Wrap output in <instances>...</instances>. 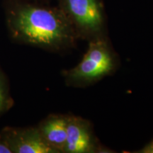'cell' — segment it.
Returning a JSON list of instances; mask_svg holds the SVG:
<instances>
[{
    "mask_svg": "<svg viewBox=\"0 0 153 153\" xmlns=\"http://www.w3.org/2000/svg\"><path fill=\"white\" fill-rule=\"evenodd\" d=\"M139 153H153V140L152 141H150L148 145H145V146L143 149H141L140 150H139Z\"/></svg>",
    "mask_w": 153,
    "mask_h": 153,
    "instance_id": "8",
    "label": "cell"
},
{
    "mask_svg": "<svg viewBox=\"0 0 153 153\" xmlns=\"http://www.w3.org/2000/svg\"><path fill=\"white\" fill-rule=\"evenodd\" d=\"M101 150L89 121L79 116H68L64 152L94 153Z\"/></svg>",
    "mask_w": 153,
    "mask_h": 153,
    "instance_id": "5",
    "label": "cell"
},
{
    "mask_svg": "<svg viewBox=\"0 0 153 153\" xmlns=\"http://www.w3.org/2000/svg\"><path fill=\"white\" fill-rule=\"evenodd\" d=\"M68 116L51 115L45 118L38 128L44 140L56 153L64 152L67 138Z\"/></svg>",
    "mask_w": 153,
    "mask_h": 153,
    "instance_id": "6",
    "label": "cell"
},
{
    "mask_svg": "<svg viewBox=\"0 0 153 153\" xmlns=\"http://www.w3.org/2000/svg\"><path fill=\"white\" fill-rule=\"evenodd\" d=\"M7 24L16 41L47 51L58 52L71 48L78 40L57 6L18 3L9 11Z\"/></svg>",
    "mask_w": 153,
    "mask_h": 153,
    "instance_id": "1",
    "label": "cell"
},
{
    "mask_svg": "<svg viewBox=\"0 0 153 153\" xmlns=\"http://www.w3.org/2000/svg\"><path fill=\"white\" fill-rule=\"evenodd\" d=\"M117 63L107 37L89 41L87 52L79 64L64 72L66 84L70 87H85L109 75Z\"/></svg>",
    "mask_w": 153,
    "mask_h": 153,
    "instance_id": "2",
    "label": "cell"
},
{
    "mask_svg": "<svg viewBox=\"0 0 153 153\" xmlns=\"http://www.w3.org/2000/svg\"><path fill=\"white\" fill-rule=\"evenodd\" d=\"M0 139L11 153H56L47 144L37 128H6Z\"/></svg>",
    "mask_w": 153,
    "mask_h": 153,
    "instance_id": "4",
    "label": "cell"
},
{
    "mask_svg": "<svg viewBox=\"0 0 153 153\" xmlns=\"http://www.w3.org/2000/svg\"><path fill=\"white\" fill-rule=\"evenodd\" d=\"M11 104L6 79L3 72L0 70V114L7 110Z\"/></svg>",
    "mask_w": 153,
    "mask_h": 153,
    "instance_id": "7",
    "label": "cell"
},
{
    "mask_svg": "<svg viewBox=\"0 0 153 153\" xmlns=\"http://www.w3.org/2000/svg\"><path fill=\"white\" fill-rule=\"evenodd\" d=\"M78 39L90 41L106 36V17L103 0H57Z\"/></svg>",
    "mask_w": 153,
    "mask_h": 153,
    "instance_id": "3",
    "label": "cell"
},
{
    "mask_svg": "<svg viewBox=\"0 0 153 153\" xmlns=\"http://www.w3.org/2000/svg\"><path fill=\"white\" fill-rule=\"evenodd\" d=\"M0 153H11V151L0 139Z\"/></svg>",
    "mask_w": 153,
    "mask_h": 153,
    "instance_id": "9",
    "label": "cell"
}]
</instances>
